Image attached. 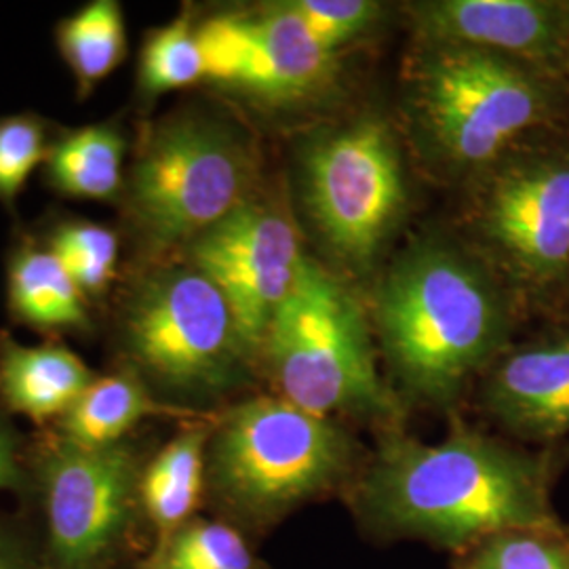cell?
<instances>
[{"instance_id":"cell-1","label":"cell","mask_w":569,"mask_h":569,"mask_svg":"<svg viewBox=\"0 0 569 569\" xmlns=\"http://www.w3.org/2000/svg\"><path fill=\"white\" fill-rule=\"evenodd\" d=\"M552 472L549 453H531L453 418L437 443L385 428L345 498L373 540H416L458 555L507 529L561 528L550 498Z\"/></svg>"},{"instance_id":"cell-2","label":"cell","mask_w":569,"mask_h":569,"mask_svg":"<svg viewBox=\"0 0 569 569\" xmlns=\"http://www.w3.org/2000/svg\"><path fill=\"white\" fill-rule=\"evenodd\" d=\"M373 319L399 397L449 409L509 350L515 308L491 266L422 239L388 268Z\"/></svg>"},{"instance_id":"cell-3","label":"cell","mask_w":569,"mask_h":569,"mask_svg":"<svg viewBox=\"0 0 569 569\" xmlns=\"http://www.w3.org/2000/svg\"><path fill=\"white\" fill-rule=\"evenodd\" d=\"M407 114L422 152L453 176H481L533 133L569 119V82L500 53L420 42Z\"/></svg>"},{"instance_id":"cell-4","label":"cell","mask_w":569,"mask_h":569,"mask_svg":"<svg viewBox=\"0 0 569 569\" xmlns=\"http://www.w3.org/2000/svg\"><path fill=\"white\" fill-rule=\"evenodd\" d=\"M363 465L338 420L281 397H256L213 420L207 493L224 521L266 533L315 500L346 493Z\"/></svg>"},{"instance_id":"cell-5","label":"cell","mask_w":569,"mask_h":569,"mask_svg":"<svg viewBox=\"0 0 569 569\" xmlns=\"http://www.w3.org/2000/svg\"><path fill=\"white\" fill-rule=\"evenodd\" d=\"M260 367L277 397L310 413L399 427L403 403L378 371L366 312L345 281L306 256L266 331Z\"/></svg>"},{"instance_id":"cell-6","label":"cell","mask_w":569,"mask_h":569,"mask_svg":"<svg viewBox=\"0 0 569 569\" xmlns=\"http://www.w3.org/2000/svg\"><path fill=\"white\" fill-rule=\"evenodd\" d=\"M256 154L218 117L183 112L159 122L124 180L129 213L154 249L194 243L253 199Z\"/></svg>"},{"instance_id":"cell-7","label":"cell","mask_w":569,"mask_h":569,"mask_svg":"<svg viewBox=\"0 0 569 569\" xmlns=\"http://www.w3.org/2000/svg\"><path fill=\"white\" fill-rule=\"evenodd\" d=\"M300 197L327 253L366 274L403 222L409 201L401 142L373 112L323 127L300 148Z\"/></svg>"},{"instance_id":"cell-8","label":"cell","mask_w":569,"mask_h":569,"mask_svg":"<svg viewBox=\"0 0 569 569\" xmlns=\"http://www.w3.org/2000/svg\"><path fill=\"white\" fill-rule=\"evenodd\" d=\"M122 333L136 366L180 399L239 390L260 367L222 291L190 264L143 277L124 308Z\"/></svg>"},{"instance_id":"cell-9","label":"cell","mask_w":569,"mask_h":569,"mask_svg":"<svg viewBox=\"0 0 569 569\" xmlns=\"http://www.w3.org/2000/svg\"><path fill=\"white\" fill-rule=\"evenodd\" d=\"M470 230L510 287L549 293L569 281V138L521 142L483 171Z\"/></svg>"},{"instance_id":"cell-10","label":"cell","mask_w":569,"mask_h":569,"mask_svg":"<svg viewBox=\"0 0 569 569\" xmlns=\"http://www.w3.org/2000/svg\"><path fill=\"white\" fill-rule=\"evenodd\" d=\"M142 465L131 443L81 448L60 439L41 460L49 552L58 569H103L140 507Z\"/></svg>"},{"instance_id":"cell-11","label":"cell","mask_w":569,"mask_h":569,"mask_svg":"<svg viewBox=\"0 0 569 569\" xmlns=\"http://www.w3.org/2000/svg\"><path fill=\"white\" fill-rule=\"evenodd\" d=\"M186 251L188 264L222 291L260 366L266 331L306 258L293 220L277 204L253 197Z\"/></svg>"},{"instance_id":"cell-12","label":"cell","mask_w":569,"mask_h":569,"mask_svg":"<svg viewBox=\"0 0 569 569\" xmlns=\"http://www.w3.org/2000/svg\"><path fill=\"white\" fill-rule=\"evenodd\" d=\"M406 13L420 42L500 53L569 82V2L425 0Z\"/></svg>"},{"instance_id":"cell-13","label":"cell","mask_w":569,"mask_h":569,"mask_svg":"<svg viewBox=\"0 0 569 569\" xmlns=\"http://www.w3.org/2000/svg\"><path fill=\"white\" fill-rule=\"evenodd\" d=\"M481 407L515 439H568L569 327L509 348L483 373Z\"/></svg>"},{"instance_id":"cell-14","label":"cell","mask_w":569,"mask_h":569,"mask_svg":"<svg viewBox=\"0 0 569 569\" xmlns=\"http://www.w3.org/2000/svg\"><path fill=\"white\" fill-rule=\"evenodd\" d=\"M251 49L232 89L268 106L323 98L340 79L342 53L317 41L284 0L247 11Z\"/></svg>"},{"instance_id":"cell-15","label":"cell","mask_w":569,"mask_h":569,"mask_svg":"<svg viewBox=\"0 0 569 569\" xmlns=\"http://www.w3.org/2000/svg\"><path fill=\"white\" fill-rule=\"evenodd\" d=\"M93 380L91 369L66 346L0 342V399L34 422L61 418Z\"/></svg>"},{"instance_id":"cell-16","label":"cell","mask_w":569,"mask_h":569,"mask_svg":"<svg viewBox=\"0 0 569 569\" xmlns=\"http://www.w3.org/2000/svg\"><path fill=\"white\" fill-rule=\"evenodd\" d=\"M213 422H190L143 467L140 509L164 542L194 519L207 491V446Z\"/></svg>"},{"instance_id":"cell-17","label":"cell","mask_w":569,"mask_h":569,"mask_svg":"<svg viewBox=\"0 0 569 569\" xmlns=\"http://www.w3.org/2000/svg\"><path fill=\"white\" fill-rule=\"evenodd\" d=\"M182 411L159 403L133 373L96 378L61 416V439L81 448H110L146 418Z\"/></svg>"},{"instance_id":"cell-18","label":"cell","mask_w":569,"mask_h":569,"mask_svg":"<svg viewBox=\"0 0 569 569\" xmlns=\"http://www.w3.org/2000/svg\"><path fill=\"white\" fill-rule=\"evenodd\" d=\"M124 140L110 124H89L70 131L51 146L47 180L63 197L112 201L124 192Z\"/></svg>"},{"instance_id":"cell-19","label":"cell","mask_w":569,"mask_h":569,"mask_svg":"<svg viewBox=\"0 0 569 569\" xmlns=\"http://www.w3.org/2000/svg\"><path fill=\"white\" fill-rule=\"evenodd\" d=\"M9 306L21 323L41 329H84V296L49 249L26 247L11 258Z\"/></svg>"},{"instance_id":"cell-20","label":"cell","mask_w":569,"mask_h":569,"mask_svg":"<svg viewBox=\"0 0 569 569\" xmlns=\"http://www.w3.org/2000/svg\"><path fill=\"white\" fill-rule=\"evenodd\" d=\"M58 47L66 66L89 93L108 79L124 60L127 30L117 0H93L60 21Z\"/></svg>"},{"instance_id":"cell-21","label":"cell","mask_w":569,"mask_h":569,"mask_svg":"<svg viewBox=\"0 0 569 569\" xmlns=\"http://www.w3.org/2000/svg\"><path fill=\"white\" fill-rule=\"evenodd\" d=\"M138 569H274L251 549L247 533L224 519H192L143 559Z\"/></svg>"},{"instance_id":"cell-22","label":"cell","mask_w":569,"mask_h":569,"mask_svg":"<svg viewBox=\"0 0 569 569\" xmlns=\"http://www.w3.org/2000/svg\"><path fill=\"white\" fill-rule=\"evenodd\" d=\"M204 79V58L199 26L188 13L154 30L143 42L140 58V89L159 98Z\"/></svg>"},{"instance_id":"cell-23","label":"cell","mask_w":569,"mask_h":569,"mask_svg":"<svg viewBox=\"0 0 569 569\" xmlns=\"http://www.w3.org/2000/svg\"><path fill=\"white\" fill-rule=\"evenodd\" d=\"M453 569H569V531L507 529L453 555Z\"/></svg>"},{"instance_id":"cell-24","label":"cell","mask_w":569,"mask_h":569,"mask_svg":"<svg viewBox=\"0 0 569 569\" xmlns=\"http://www.w3.org/2000/svg\"><path fill=\"white\" fill-rule=\"evenodd\" d=\"M47 249L84 293H100L112 283L119 262V237L102 224L70 222L51 234Z\"/></svg>"},{"instance_id":"cell-25","label":"cell","mask_w":569,"mask_h":569,"mask_svg":"<svg viewBox=\"0 0 569 569\" xmlns=\"http://www.w3.org/2000/svg\"><path fill=\"white\" fill-rule=\"evenodd\" d=\"M306 30L329 51L345 53L346 47L371 34L387 16V4L371 0H284Z\"/></svg>"},{"instance_id":"cell-26","label":"cell","mask_w":569,"mask_h":569,"mask_svg":"<svg viewBox=\"0 0 569 569\" xmlns=\"http://www.w3.org/2000/svg\"><path fill=\"white\" fill-rule=\"evenodd\" d=\"M49 152L44 124L37 117L0 119V201L13 203L30 176L47 163Z\"/></svg>"},{"instance_id":"cell-27","label":"cell","mask_w":569,"mask_h":569,"mask_svg":"<svg viewBox=\"0 0 569 569\" xmlns=\"http://www.w3.org/2000/svg\"><path fill=\"white\" fill-rule=\"evenodd\" d=\"M23 483V472L18 462L16 439L9 428L0 422V491L20 489Z\"/></svg>"},{"instance_id":"cell-28","label":"cell","mask_w":569,"mask_h":569,"mask_svg":"<svg viewBox=\"0 0 569 569\" xmlns=\"http://www.w3.org/2000/svg\"><path fill=\"white\" fill-rule=\"evenodd\" d=\"M0 569H39L28 547L4 529H0Z\"/></svg>"}]
</instances>
